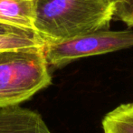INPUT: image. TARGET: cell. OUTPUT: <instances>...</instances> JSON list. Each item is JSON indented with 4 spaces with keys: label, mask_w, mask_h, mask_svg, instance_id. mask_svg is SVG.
I'll use <instances>...</instances> for the list:
<instances>
[{
    "label": "cell",
    "mask_w": 133,
    "mask_h": 133,
    "mask_svg": "<svg viewBox=\"0 0 133 133\" xmlns=\"http://www.w3.org/2000/svg\"><path fill=\"white\" fill-rule=\"evenodd\" d=\"M115 7L111 0H38L35 33L44 44H49L106 30Z\"/></svg>",
    "instance_id": "cell-1"
},
{
    "label": "cell",
    "mask_w": 133,
    "mask_h": 133,
    "mask_svg": "<svg viewBox=\"0 0 133 133\" xmlns=\"http://www.w3.org/2000/svg\"><path fill=\"white\" fill-rule=\"evenodd\" d=\"M44 46L0 51V107L19 105L52 84Z\"/></svg>",
    "instance_id": "cell-2"
},
{
    "label": "cell",
    "mask_w": 133,
    "mask_h": 133,
    "mask_svg": "<svg viewBox=\"0 0 133 133\" xmlns=\"http://www.w3.org/2000/svg\"><path fill=\"white\" fill-rule=\"evenodd\" d=\"M133 47V31L98 30L70 40L44 44L47 65L61 68L82 57L111 53Z\"/></svg>",
    "instance_id": "cell-3"
},
{
    "label": "cell",
    "mask_w": 133,
    "mask_h": 133,
    "mask_svg": "<svg viewBox=\"0 0 133 133\" xmlns=\"http://www.w3.org/2000/svg\"><path fill=\"white\" fill-rule=\"evenodd\" d=\"M0 133H53L42 116L19 105L0 107Z\"/></svg>",
    "instance_id": "cell-4"
},
{
    "label": "cell",
    "mask_w": 133,
    "mask_h": 133,
    "mask_svg": "<svg viewBox=\"0 0 133 133\" xmlns=\"http://www.w3.org/2000/svg\"><path fill=\"white\" fill-rule=\"evenodd\" d=\"M37 2L38 0H0V26L16 33L36 35L35 18Z\"/></svg>",
    "instance_id": "cell-5"
},
{
    "label": "cell",
    "mask_w": 133,
    "mask_h": 133,
    "mask_svg": "<svg viewBox=\"0 0 133 133\" xmlns=\"http://www.w3.org/2000/svg\"><path fill=\"white\" fill-rule=\"evenodd\" d=\"M103 133H133V102L121 104L104 116Z\"/></svg>",
    "instance_id": "cell-6"
},
{
    "label": "cell",
    "mask_w": 133,
    "mask_h": 133,
    "mask_svg": "<svg viewBox=\"0 0 133 133\" xmlns=\"http://www.w3.org/2000/svg\"><path fill=\"white\" fill-rule=\"evenodd\" d=\"M44 42L35 34L5 33L0 34V51L15 48L42 47Z\"/></svg>",
    "instance_id": "cell-7"
},
{
    "label": "cell",
    "mask_w": 133,
    "mask_h": 133,
    "mask_svg": "<svg viewBox=\"0 0 133 133\" xmlns=\"http://www.w3.org/2000/svg\"><path fill=\"white\" fill-rule=\"evenodd\" d=\"M114 18L133 27V0H117Z\"/></svg>",
    "instance_id": "cell-8"
},
{
    "label": "cell",
    "mask_w": 133,
    "mask_h": 133,
    "mask_svg": "<svg viewBox=\"0 0 133 133\" xmlns=\"http://www.w3.org/2000/svg\"><path fill=\"white\" fill-rule=\"evenodd\" d=\"M5 33H16V32H13V31L9 30V29L2 27V26H0V34H5Z\"/></svg>",
    "instance_id": "cell-9"
},
{
    "label": "cell",
    "mask_w": 133,
    "mask_h": 133,
    "mask_svg": "<svg viewBox=\"0 0 133 133\" xmlns=\"http://www.w3.org/2000/svg\"><path fill=\"white\" fill-rule=\"evenodd\" d=\"M111 1H113V2H115V3H116V2H117V0H111Z\"/></svg>",
    "instance_id": "cell-10"
}]
</instances>
